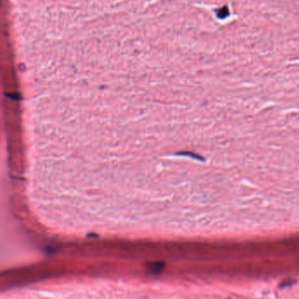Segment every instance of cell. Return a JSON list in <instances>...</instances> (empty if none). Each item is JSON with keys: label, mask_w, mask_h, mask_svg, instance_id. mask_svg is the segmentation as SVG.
Returning <instances> with one entry per match:
<instances>
[{"label": "cell", "mask_w": 299, "mask_h": 299, "mask_svg": "<svg viewBox=\"0 0 299 299\" xmlns=\"http://www.w3.org/2000/svg\"><path fill=\"white\" fill-rule=\"evenodd\" d=\"M216 15L219 19H226L230 15V11L227 5H224L223 7H220L216 10Z\"/></svg>", "instance_id": "obj_1"}]
</instances>
